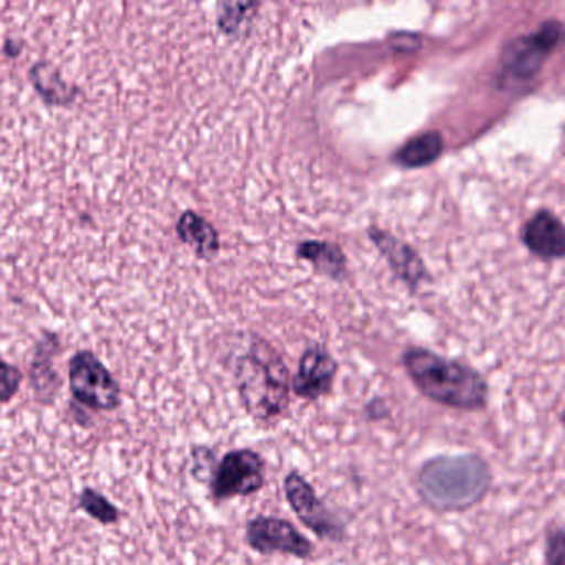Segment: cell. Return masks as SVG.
<instances>
[{"label":"cell","mask_w":565,"mask_h":565,"mask_svg":"<svg viewBox=\"0 0 565 565\" xmlns=\"http://www.w3.org/2000/svg\"><path fill=\"white\" fill-rule=\"evenodd\" d=\"M422 500L437 511L458 513L477 507L487 498L491 471L477 455L438 457L427 461L418 473Z\"/></svg>","instance_id":"6da1fadb"},{"label":"cell","mask_w":565,"mask_h":565,"mask_svg":"<svg viewBox=\"0 0 565 565\" xmlns=\"http://www.w3.org/2000/svg\"><path fill=\"white\" fill-rule=\"evenodd\" d=\"M405 364L415 384L434 401L465 411L483 407L487 402V382L467 365L427 351L408 352Z\"/></svg>","instance_id":"7a4b0ae2"},{"label":"cell","mask_w":565,"mask_h":565,"mask_svg":"<svg viewBox=\"0 0 565 565\" xmlns=\"http://www.w3.org/2000/svg\"><path fill=\"white\" fill-rule=\"evenodd\" d=\"M565 36L559 22H547L530 36H521L504 49V76L514 82H526L543 68L547 56L559 46Z\"/></svg>","instance_id":"3957f363"},{"label":"cell","mask_w":565,"mask_h":565,"mask_svg":"<svg viewBox=\"0 0 565 565\" xmlns=\"http://www.w3.org/2000/svg\"><path fill=\"white\" fill-rule=\"evenodd\" d=\"M73 397L95 411H113L119 404V388L108 369L92 352H76L70 361Z\"/></svg>","instance_id":"277c9868"},{"label":"cell","mask_w":565,"mask_h":565,"mask_svg":"<svg viewBox=\"0 0 565 565\" xmlns=\"http://www.w3.org/2000/svg\"><path fill=\"white\" fill-rule=\"evenodd\" d=\"M265 481V463L260 455L252 450L232 451L222 461L215 475L214 497L228 500L257 493Z\"/></svg>","instance_id":"5b68a950"},{"label":"cell","mask_w":565,"mask_h":565,"mask_svg":"<svg viewBox=\"0 0 565 565\" xmlns=\"http://www.w3.org/2000/svg\"><path fill=\"white\" fill-rule=\"evenodd\" d=\"M286 498L299 520L315 531L319 537L341 540L344 527L338 523L334 514L326 510L324 504L318 500L311 484L298 473H291L285 480Z\"/></svg>","instance_id":"8992f818"},{"label":"cell","mask_w":565,"mask_h":565,"mask_svg":"<svg viewBox=\"0 0 565 565\" xmlns=\"http://www.w3.org/2000/svg\"><path fill=\"white\" fill-rule=\"evenodd\" d=\"M248 544L262 554L285 553L289 556H311L312 546L291 523L278 518L260 516L248 524Z\"/></svg>","instance_id":"52a82bcc"},{"label":"cell","mask_w":565,"mask_h":565,"mask_svg":"<svg viewBox=\"0 0 565 565\" xmlns=\"http://www.w3.org/2000/svg\"><path fill=\"white\" fill-rule=\"evenodd\" d=\"M285 374L277 375L271 371V365L252 362L250 367L245 369L244 388L247 401L257 412L274 414L281 407L285 397Z\"/></svg>","instance_id":"ba28073f"},{"label":"cell","mask_w":565,"mask_h":565,"mask_svg":"<svg viewBox=\"0 0 565 565\" xmlns=\"http://www.w3.org/2000/svg\"><path fill=\"white\" fill-rule=\"evenodd\" d=\"M526 247L544 260L565 257V225L547 211L537 212L523 231Z\"/></svg>","instance_id":"9c48e42d"},{"label":"cell","mask_w":565,"mask_h":565,"mask_svg":"<svg viewBox=\"0 0 565 565\" xmlns=\"http://www.w3.org/2000/svg\"><path fill=\"white\" fill-rule=\"evenodd\" d=\"M29 79L36 95L49 106L65 108L75 103L79 93L78 86L66 82L62 72L46 60L33 63L32 68L29 70Z\"/></svg>","instance_id":"30bf717a"},{"label":"cell","mask_w":565,"mask_h":565,"mask_svg":"<svg viewBox=\"0 0 565 565\" xmlns=\"http://www.w3.org/2000/svg\"><path fill=\"white\" fill-rule=\"evenodd\" d=\"M334 374V364L321 351H311L302 359L295 387L302 397H318L329 387Z\"/></svg>","instance_id":"8fae6325"},{"label":"cell","mask_w":565,"mask_h":565,"mask_svg":"<svg viewBox=\"0 0 565 565\" xmlns=\"http://www.w3.org/2000/svg\"><path fill=\"white\" fill-rule=\"evenodd\" d=\"M441 149H444L441 136L438 132H427L404 146L398 152V161L408 168L430 164L441 154Z\"/></svg>","instance_id":"7c38bea8"},{"label":"cell","mask_w":565,"mask_h":565,"mask_svg":"<svg viewBox=\"0 0 565 565\" xmlns=\"http://www.w3.org/2000/svg\"><path fill=\"white\" fill-rule=\"evenodd\" d=\"M79 508L85 511L93 520L99 521L102 524H113L119 520V511L115 504L109 503L108 498L103 497L93 488H85L79 493Z\"/></svg>","instance_id":"4fadbf2b"},{"label":"cell","mask_w":565,"mask_h":565,"mask_svg":"<svg viewBox=\"0 0 565 565\" xmlns=\"http://www.w3.org/2000/svg\"><path fill=\"white\" fill-rule=\"evenodd\" d=\"M181 232L202 254H212L215 250L214 232L199 218L185 217L181 224Z\"/></svg>","instance_id":"5bb4252c"},{"label":"cell","mask_w":565,"mask_h":565,"mask_svg":"<svg viewBox=\"0 0 565 565\" xmlns=\"http://www.w3.org/2000/svg\"><path fill=\"white\" fill-rule=\"evenodd\" d=\"M22 372L0 359V402L7 404L15 397L22 384Z\"/></svg>","instance_id":"9a60e30c"},{"label":"cell","mask_w":565,"mask_h":565,"mask_svg":"<svg viewBox=\"0 0 565 565\" xmlns=\"http://www.w3.org/2000/svg\"><path fill=\"white\" fill-rule=\"evenodd\" d=\"M546 565H565V530L551 527L546 540Z\"/></svg>","instance_id":"2e32d148"},{"label":"cell","mask_w":565,"mask_h":565,"mask_svg":"<svg viewBox=\"0 0 565 565\" xmlns=\"http://www.w3.org/2000/svg\"><path fill=\"white\" fill-rule=\"evenodd\" d=\"M23 45H25L23 40L7 39L6 43H3V53H6V56H9V58H17V56H20V53H22Z\"/></svg>","instance_id":"e0dca14e"},{"label":"cell","mask_w":565,"mask_h":565,"mask_svg":"<svg viewBox=\"0 0 565 565\" xmlns=\"http://www.w3.org/2000/svg\"><path fill=\"white\" fill-rule=\"evenodd\" d=\"M563 422H564V425H565V411H564V415H563Z\"/></svg>","instance_id":"ac0fdd59"}]
</instances>
